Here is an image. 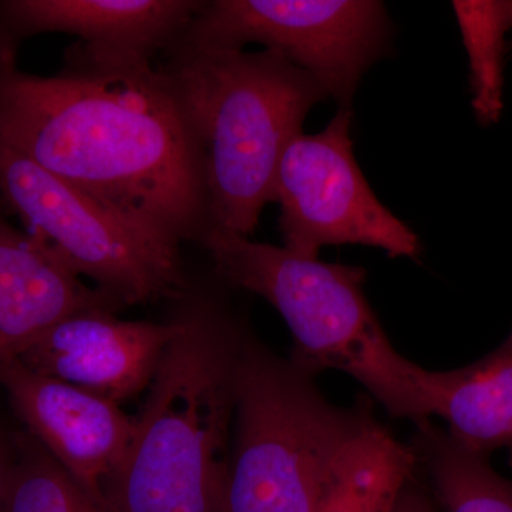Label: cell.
<instances>
[{
    "label": "cell",
    "mask_w": 512,
    "mask_h": 512,
    "mask_svg": "<svg viewBox=\"0 0 512 512\" xmlns=\"http://www.w3.org/2000/svg\"><path fill=\"white\" fill-rule=\"evenodd\" d=\"M6 211L0 200V380L67 316L94 306L124 308L84 284L55 252L16 228Z\"/></svg>",
    "instance_id": "12"
},
{
    "label": "cell",
    "mask_w": 512,
    "mask_h": 512,
    "mask_svg": "<svg viewBox=\"0 0 512 512\" xmlns=\"http://www.w3.org/2000/svg\"><path fill=\"white\" fill-rule=\"evenodd\" d=\"M393 512H437L426 493L410 481L404 488Z\"/></svg>",
    "instance_id": "18"
},
{
    "label": "cell",
    "mask_w": 512,
    "mask_h": 512,
    "mask_svg": "<svg viewBox=\"0 0 512 512\" xmlns=\"http://www.w3.org/2000/svg\"><path fill=\"white\" fill-rule=\"evenodd\" d=\"M470 62L474 113L484 126L500 120L504 109L505 35L512 29L510 0L453 2Z\"/></svg>",
    "instance_id": "16"
},
{
    "label": "cell",
    "mask_w": 512,
    "mask_h": 512,
    "mask_svg": "<svg viewBox=\"0 0 512 512\" xmlns=\"http://www.w3.org/2000/svg\"><path fill=\"white\" fill-rule=\"evenodd\" d=\"M417 457L370 413L340 458L315 512H393Z\"/></svg>",
    "instance_id": "14"
},
{
    "label": "cell",
    "mask_w": 512,
    "mask_h": 512,
    "mask_svg": "<svg viewBox=\"0 0 512 512\" xmlns=\"http://www.w3.org/2000/svg\"><path fill=\"white\" fill-rule=\"evenodd\" d=\"M413 451L433 481L444 512H512V483L487 457L458 444L430 420L417 424Z\"/></svg>",
    "instance_id": "15"
},
{
    "label": "cell",
    "mask_w": 512,
    "mask_h": 512,
    "mask_svg": "<svg viewBox=\"0 0 512 512\" xmlns=\"http://www.w3.org/2000/svg\"><path fill=\"white\" fill-rule=\"evenodd\" d=\"M392 25L375 0L202 2L173 45L242 50L259 43L291 60L352 110L363 74L389 52Z\"/></svg>",
    "instance_id": "7"
},
{
    "label": "cell",
    "mask_w": 512,
    "mask_h": 512,
    "mask_svg": "<svg viewBox=\"0 0 512 512\" xmlns=\"http://www.w3.org/2000/svg\"><path fill=\"white\" fill-rule=\"evenodd\" d=\"M197 0H2L0 40L18 49L40 33H69L84 55L151 63L183 35Z\"/></svg>",
    "instance_id": "11"
},
{
    "label": "cell",
    "mask_w": 512,
    "mask_h": 512,
    "mask_svg": "<svg viewBox=\"0 0 512 512\" xmlns=\"http://www.w3.org/2000/svg\"><path fill=\"white\" fill-rule=\"evenodd\" d=\"M3 512H104L49 453L22 437L13 461Z\"/></svg>",
    "instance_id": "17"
},
{
    "label": "cell",
    "mask_w": 512,
    "mask_h": 512,
    "mask_svg": "<svg viewBox=\"0 0 512 512\" xmlns=\"http://www.w3.org/2000/svg\"><path fill=\"white\" fill-rule=\"evenodd\" d=\"M350 126L352 110L339 109L320 133H301L286 147L272 194L281 207L284 247L311 259L338 245L416 258L419 238L370 188L353 153Z\"/></svg>",
    "instance_id": "8"
},
{
    "label": "cell",
    "mask_w": 512,
    "mask_h": 512,
    "mask_svg": "<svg viewBox=\"0 0 512 512\" xmlns=\"http://www.w3.org/2000/svg\"><path fill=\"white\" fill-rule=\"evenodd\" d=\"M111 306H94L53 326L19 362L37 375L120 404L148 390L165 350L180 332L168 323L121 320Z\"/></svg>",
    "instance_id": "9"
},
{
    "label": "cell",
    "mask_w": 512,
    "mask_h": 512,
    "mask_svg": "<svg viewBox=\"0 0 512 512\" xmlns=\"http://www.w3.org/2000/svg\"><path fill=\"white\" fill-rule=\"evenodd\" d=\"M0 386L36 440L104 511V490L134 434V417L120 404L37 375L20 362Z\"/></svg>",
    "instance_id": "10"
},
{
    "label": "cell",
    "mask_w": 512,
    "mask_h": 512,
    "mask_svg": "<svg viewBox=\"0 0 512 512\" xmlns=\"http://www.w3.org/2000/svg\"><path fill=\"white\" fill-rule=\"evenodd\" d=\"M202 244L229 284L261 296L291 330V360L315 376L338 370L357 380L396 419L430 420L426 369L400 355L365 293L366 269L303 258L220 228Z\"/></svg>",
    "instance_id": "4"
},
{
    "label": "cell",
    "mask_w": 512,
    "mask_h": 512,
    "mask_svg": "<svg viewBox=\"0 0 512 512\" xmlns=\"http://www.w3.org/2000/svg\"><path fill=\"white\" fill-rule=\"evenodd\" d=\"M178 301L180 332L134 417L104 512H225L245 333L215 299Z\"/></svg>",
    "instance_id": "2"
},
{
    "label": "cell",
    "mask_w": 512,
    "mask_h": 512,
    "mask_svg": "<svg viewBox=\"0 0 512 512\" xmlns=\"http://www.w3.org/2000/svg\"><path fill=\"white\" fill-rule=\"evenodd\" d=\"M0 40V140L64 183L168 241L211 228L200 147L151 63L76 46L56 76L22 72Z\"/></svg>",
    "instance_id": "1"
},
{
    "label": "cell",
    "mask_w": 512,
    "mask_h": 512,
    "mask_svg": "<svg viewBox=\"0 0 512 512\" xmlns=\"http://www.w3.org/2000/svg\"><path fill=\"white\" fill-rule=\"evenodd\" d=\"M160 70L200 147L211 228L251 237L289 143L328 93L275 50L171 46Z\"/></svg>",
    "instance_id": "3"
},
{
    "label": "cell",
    "mask_w": 512,
    "mask_h": 512,
    "mask_svg": "<svg viewBox=\"0 0 512 512\" xmlns=\"http://www.w3.org/2000/svg\"><path fill=\"white\" fill-rule=\"evenodd\" d=\"M0 200L26 232L121 305L180 299V245L43 170L0 140Z\"/></svg>",
    "instance_id": "6"
},
{
    "label": "cell",
    "mask_w": 512,
    "mask_h": 512,
    "mask_svg": "<svg viewBox=\"0 0 512 512\" xmlns=\"http://www.w3.org/2000/svg\"><path fill=\"white\" fill-rule=\"evenodd\" d=\"M510 12H511V18H512V0H510Z\"/></svg>",
    "instance_id": "20"
},
{
    "label": "cell",
    "mask_w": 512,
    "mask_h": 512,
    "mask_svg": "<svg viewBox=\"0 0 512 512\" xmlns=\"http://www.w3.org/2000/svg\"><path fill=\"white\" fill-rule=\"evenodd\" d=\"M13 461V448L0 437V512H3L6 487H8L10 467Z\"/></svg>",
    "instance_id": "19"
},
{
    "label": "cell",
    "mask_w": 512,
    "mask_h": 512,
    "mask_svg": "<svg viewBox=\"0 0 512 512\" xmlns=\"http://www.w3.org/2000/svg\"><path fill=\"white\" fill-rule=\"evenodd\" d=\"M431 417L446 421L461 446L487 457L507 448L512 456V330L483 359L461 369L424 373Z\"/></svg>",
    "instance_id": "13"
},
{
    "label": "cell",
    "mask_w": 512,
    "mask_h": 512,
    "mask_svg": "<svg viewBox=\"0 0 512 512\" xmlns=\"http://www.w3.org/2000/svg\"><path fill=\"white\" fill-rule=\"evenodd\" d=\"M372 413L333 406L311 373L245 335L225 512H315Z\"/></svg>",
    "instance_id": "5"
}]
</instances>
